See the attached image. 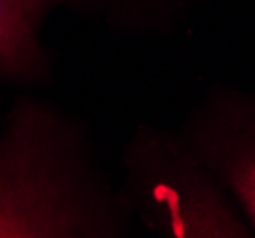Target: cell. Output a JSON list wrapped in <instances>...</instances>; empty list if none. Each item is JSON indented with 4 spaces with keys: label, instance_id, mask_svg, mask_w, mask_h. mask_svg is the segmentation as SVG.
Returning a JSON list of instances; mask_svg holds the SVG:
<instances>
[{
    "label": "cell",
    "instance_id": "obj_2",
    "mask_svg": "<svg viewBox=\"0 0 255 238\" xmlns=\"http://www.w3.org/2000/svg\"><path fill=\"white\" fill-rule=\"evenodd\" d=\"M187 147L233 196L255 233V94L213 90L192 120Z\"/></svg>",
    "mask_w": 255,
    "mask_h": 238
},
{
    "label": "cell",
    "instance_id": "obj_1",
    "mask_svg": "<svg viewBox=\"0 0 255 238\" xmlns=\"http://www.w3.org/2000/svg\"><path fill=\"white\" fill-rule=\"evenodd\" d=\"M117 217L82 147L50 111L25 107L0 139V237H115Z\"/></svg>",
    "mask_w": 255,
    "mask_h": 238
},
{
    "label": "cell",
    "instance_id": "obj_3",
    "mask_svg": "<svg viewBox=\"0 0 255 238\" xmlns=\"http://www.w3.org/2000/svg\"><path fill=\"white\" fill-rule=\"evenodd\" d=\"M65 0H0V73L31 75L40 67L38 27Z\"/></svg>",
    "mask_w": 255,
    "mask_h": 238
}]
</instances>
